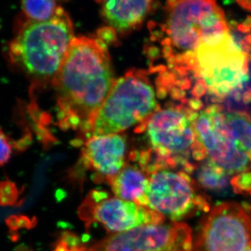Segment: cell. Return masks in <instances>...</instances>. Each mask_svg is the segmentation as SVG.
I'll return each mask as SVG.
<instances>
[{"label": "cell", "mask_w": 251, "mask_h": 251, "mask_svg": "<svg viewBox=\"0 0 251 251\" xmlns=\"http://www.w3.org/2000/svg\"><path fill=\"white\" fill-rule=\"evenodd\" d=\"M115 80L103 41L74 37L53 83L63 124L88 131Z\"/></svg>", "instance_id": "obj_1"}, {"label": "cell", "mask_w": 251, "mask_h": 251, "mask_svg": "<svg viewBox=\"0 0 251 251\" xmlns=\"http://www.w3.org/2000/svg\"><path fill=\"white\" fill-rule=\"evenodd\" d=\"M74 38L72 21L60 7L52 19L23 26L9 46L10 64L35 85L54 83Z\"/></svg>", "instance_id": "obj_2"}, {"label": "cell", "mask_w": 251, "mask_h": 251, "mask_svg": "<svg viewBox=\"0 0 251 251\" xmlns=\"http://www.w3.org/2000/svg\"><path fill=\"white\" fill-rule=\"evenodd\" d=\"M163 23L149 28L151 39L159 41L167 59L175 50L184 54L196 52L202 44L221 40L229 33L224 11L216 0H168Z\"/></svg>", "instance_id": "obj_3"}, {"label": "cell", "mask_w": 251, "mask_h": 251, "mask_svg": "<svg viewBox=\"0 0 251 251\" xmlns=\"http://www.w3.org/2000/svg\"><path fill=\"white\" fill-rule=\"evenodd\" d=\"M156 93L140 71H132L115 80L90 129V137L116 134L144 124L158 110Z\"/></svg>", "instance_id": "obj_4"}, {"label": "cell", "mask_w": 251, "mask_h": 251, "mask_svg": "<svg viewBox=\"0 0 251 251\" xmlns=\"http://www.w3.org/2000/svg\"><path fill=\"white\" fill-rule=\"evenodd\" d=\"M171 168H148V207L173 222L210 210L207 200L198 194L190 176Z\"/></svg>", "instance_id": "obj_5"}, {"label": "cell", "mask_w": 251, "mask_h": 251, "mask_svg": "<svg viewBox=\"0 0 251 251\" xmlns=\"http://www.w3.org/2000/svg\"><path fill=\"white\" fill-rule=\"evenodd\" d=\"M251 247V211L227 202L214 206L201 220L193 251H247Z\"/></svg>", "instance_id": "obj_6"}, {"label": "cell", "mask_w": 251, "mask_h": 251, "mask_svg": "<svg viewBox=\"0 0 251 251\" xmlns=\"http://www.w3.org/2000/svg\"><path fill=\"white\" fill-rule=\"evenodd\" d=\"M193 246L191 227L171 221L112 234L87 251H193Z\"/></svg>", "instance_id": "obj_7"}, {"label": "cell", "mask_w": 251, "mask_h": 251, "mask_svg": "<svg viewBox=\"0 0 251 251\" xmlns=\"http://www.w3.org/2000/svg\"><path fill=\"white\" fill-rule=\"evenodd\" d=\"M195 128L196 137L205 149L209 161L227 175L251 170V158L234 138L221 106L211 105L201 112Z\"/></svg>", "instance_id": "obj_8"}, {"label": "cell", "mask_w": 251, "mask_h": 251, "mask_svg": "<svg viewBox=\"0 0 251 251\" xmlns=\"http://www.w3.org/2000/svg\"><path fill=\"white\" fill-rule=\"evenodd\" d=\"M198 115L179 108L157 110L143 124L151 150L158 157L157 161L166 162L171 168L176 162L188 154L196 140L191 122Z\"/></svg>", "instance_id": "obj_9"}, {"label": "cell", "mask_w": 251, "mask_h": 251, "mask_svg": "<svg viewBox=\"0 0 251 251\" xmlns=\"http://www.w3.org/2000/svg\"><path fill=\"white\" fill-rule=\"evenodd\" d=\"M78 215L89 226L99 223L108 232L119 233L130 229L165 223L166 218L148 206L138 205L118 198H109L104 191H94L78 209Z\"/></svg>", "instance_id": "obj_10"}, {"label": "cell", "mask_w": 251, "mask_h": 251, "mask_svg": "<svg viewBox=\"0 0 251 251\" xmlns=\"http://www.w3.org/2000/svg\"><path fill=\"white\" fill-rule=\"evenodd\" d=\"M126 140L116 134L90 137L84 145L85 166L103 176L108 182L126 166Z\"/></svg>", "instance_id": "obj_11"}, {"label": "cell", "mask_w": 251, "mask_h": 251, "mask_svg": "<svg viewBox=\"0 0 251 251\" xmlns=\"http://www.w3.org/2000/svg\"><path fill=\"white\" fill-rule=\"evenodd\" d=\"M155 0H97L105 23L118 34H125L143 24Z\"/></svg>", "instance_id": "obj_12"}, {"label": "cell", "mask_w": 251, "mask_h": 251, "mask_svg": "<svg viewBox=\"0 0 251 251\" xmlns=\"http://www.w3.org/2000/svg\"><path fill=\"white\" fill-rule=\"evenodd\" d=\"M108 183L117 198L138 205L148 206L149 175L140 164H126Z\"/></svg>", "instance_id": "obj_13"}, {"label": "cell", "mask_w": 251, "mask_h": 251, "mask_svg": "<svg viewBox=\"0 0 251 251\" xmlns=\"http://www.w3.org/2000/svg\"><path fill=\"white\" fill-rule=\"evenodd\" d=\"M226 120L236 140L251 158V117L245 112H229Z\"/></svg>", "instance_id": "obj_14"}, {"label": "cell", "mask_w": 251, "mask_h": 251, "mask_svg": "<svg viewBox=\"0 0 251 251\" xmlns=\"http://www.w3.org/2000/svg\"><path fill=\"white\" fill-rule=\"evenodd\" d=\"M228 175L222 168L208 160L201 167L197 177L200 184L205 189L223 191L228 186Z\"/></svg>", "instance_id": "obj_15"}, {"label": "cell", "mask_w": 251, "mask_h": 251, "mask_svg": "<svg viewBox=\"0 0 251 251\" xmlns=\"http://www.w3.org/2000/svg\"><path fill=\"white\" fill-rule=\"evenodd\" d=\"M23 12L33 22H44L53 18L58 13L55 0H22Z\"/></svg>", "instance_id": "obj_16"}, {"label": "cell", "mask_w": 251, "mask_h": 251, "mask_svg": "<svg viewBox=\"0 0 251 251\" xmlns=\"http://www.w3.org/2000/svg\"><path fill=\"white\" fill-rule=\"evenodd\" d=\"M22 191L17 185L9 179L0 181V205L2 206H18L22 204L20 200Z\"/></svg>", "instance_id": "obj_17"}, {"label": "cell", "mask_w": 251, "mask_h": 251, "mask_svg": "<svg viewBox=\"0 0 251 251\" xmlns=\"http://www.w3.org/2000/svg\"><path fill=\"white\" fill-rule=\"evenodd\" d=\"M6 224L11 233V239L17 240V232L21 229H30L36 224L35 218H29L24 215H13L6 219Z\"/></svg>", "instance_id": "obj_18"}, {"label": "cell", "mask_w": 251, "mask_h": 251, "mask_svg": "<svg viewBox=\"0 0 251 251\" xmlns=\"http://www.w3.org/2000/svg\"><path fill=\"white\" fill-rule=\"evenodd\" d=\"M14 148V141L0 129V166L9 162Z\"/></svg>", "instance_id": "obj_19"}, {"label": "cell", "mask_w": 251, "mask_h": 251, "mask_svg": "<svg viewBox=\"0 0 251 251\" xmlns=\"http://www.w3.org/2000/svg\"><path fill=\"white\" fill-rule=\"evenodd\" d=\"M231 184L238 193L251 195V173H243L232 179Z\"/></svg>", "instance_id": "obj_20"}, {"label": "cell", "mask_w": 251, "mask_h": 251, "mask_svg": "<svg viewBox=\"0 0 251 251\" xmlns=\"http://www.w3.org/2000/svg\"><path fill=\"white\" fill-rule=\"evenodd\" d=\"M206 90V86L205 84L203 83L201 81H199V82L196 84L193 93L195 96H196V97H201V96H202L203 94L205 93Z\"/></svg>", "instance_id": "obj_21"}, {"label": "cell", "mask_w": 251, "mask_h": 251, "mask_svg": "<svg viewBox=\"0 0 251 251\" xmlns=\"http://www.w3.org/2000/svg\"><path fill=\"white\" fill-rule=\"evenodd\" d=\"M244 9L251 11V0H235Z\"/></svg>", "instance_id": "obj_22"}, {"label": "cell", "mask_w": 251, "mask_h": 251, "mask_svg": "<svg viewBox=\"0 0 251 251\" xmlns=\"http://www.w3.org/2000/svg\"><path fill=\"white\" fill-rule=\"evenodd\" d=\"M189 104L191 108L196 110H200L202 107V102L198 99H191L190 100Z\"/></svg>", "instance_id": "obj_23"}, {"label": "cell", "mask_w": 251, "mask_h": 251, "mask_svg": "<svg viewBox=\"0 0 251 251\" xmlns=\"http://www.w3.org/2000/svg\"><path fill=\"white\" fill-rule=\"evenodd\" d=\"M193 156L195 157L196 160H201L204 158V153L201 150H195L194 152H193Z\"/></svg>", "instance_id": "obj_24"}, {"label": "cell", "mask_w": 251, "mask_h": 251, "mask_svg": "<svg viewBox=\"0 0 251 251\" xmlns=\"http://www.w3.org/2000/svg\"><path fill=\"white\" fill-rule=\"evenodd\" d=\"M14 251H32L30 250L27 247H25V246L21 245L19 247H16Z\"/></svg>", "instance_id": "obj_25"}, {"label": "cell", "mask_w": 251, "mask_h": 251, "mask_svg": "<svg viewBox=\"0 0 251 251\" xmlns=\"http://www.w3.org/2000/svg\"><path fill=\"white\" fill-rule=\"evenodd\" d=\"M247 251H251V247Z\"/></svg>", "instance_id": "obj_26"}]
</instances>
